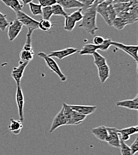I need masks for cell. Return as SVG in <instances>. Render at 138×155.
<instances>
[{
    "label": "cell",
    "instance_id": "6da1fadb",
    "mask_svg": "<svg viewBox=\"0 0 138 155\" xmlns=\"http://www.w3.org/2000/svg\"><path fill=\"white\" fill-rule=\"evenodd\" d=\"M97 7L94 5H91L85 9L82 12L83 19L79 25V28H82L86 32L91 35H95V32L99 29L97 25Z\"/></svg>",
    "mask_w": 138,
    "mask_h": 155
},
{
    "label": "cell",
    "instance_id": "7a4b0ae2",
    "mask_svg": "<svg viewBox=\"0 0 138 155\" xmlns=\"http://www.w3.org/2000/svg\"><path fill=\"white\" fill-rule=\"evenodd\" d=\"M64 115L67 119V125H78L82 124L86 118V116L82 115L72 110L69 104L63 103Z\"/></svg>",
    "mask_w": 138,
    "mask_h": 155
},
{
    "label": "cell",
    "instance_id": "3957f363",
    "mask_svg": "<svg viewBox=\"0 0 138 155\" xmlns=\"http://www.w3.org/2000/svg\"><path fill=\"white\" fill-rule=\"evenodd\" d=\"M38 56L45 60L47 66L50 68L51 71L54 72L59 77L61 81L65 82L67 80V77L62 72L59 66L55 61V60H54V58L49 57L48 54L43 52H40L38 54Z\"/></svg>",
    "mask_w": 138,
    "mask_h": 155
},
{
    "label": "cell",
    "instance_id": "277c9868",
    "mask_svg": "<svg viewBox=\"0 0 138 155\" xmlns=\"http://www.w3.org/2000/svg\"><path fill=\"white\" fill-rule=\"evenodd\" d=\"M16 19L19 20L20 22L24 26H26L28 30L34 31L36 29H39V21L34 19L22 11L16 12Z\"/></svg>",
    "mask_w": 138,
    "mask_h": 155
},
{
    "label": "cell",
    "instance_id": "5b68a950",
    "mask_svg": "<svg viewBox=\"0 0 138 155\" xmlns=\"http://www.w3.org/2000/svg\"><path fill=\"white\" fill-rule=\"evenodd\" d=\"M111 45H114L118 49L121 50L122 51L126 53L127 54L130 56L136 62H138V45H125L121 42L112 41Z\"/></svg>",
    "mask_w": 138,
    "mask_h": 155
},
{
    "label": "cell",
    "instance_id": "8992f818",
    "mask_svg": "<svg viewBox=\"0 0 138 155\" xmlns=\"http://www.w3.org/2000/svg\"><path fill=\"white\" fill-rule=\"evenodd\" d=\"M23 25L18 19L11 21L8 25V37L10 41H13L16 38L22 29Z\"/></svg>",
    "mask_w": 138,
    "mask_h": 155
},
{
    "label": "cell",
    "instance_id": "52a82bcc",
    "mask_svg": "<svg viewBox=\"0 0 138 155\" xmlns=\"http://www.w3.org/2000/svg\"><path fill=\"white\" fill-rule=\"evenodd\" d=\"M108 131V137L107 143L113 147L120 148V138L118 134V129L115 127H107Z\"/></svg>",
    "mask_w": 138,
    "mask_h": 155
},
{
    "label": "cell",
    "instance_id": "ba28073f",
    "mask_svg": "<svg viewBox=\"0 0 138 155\" xmlns=\"http://www.w3.org/2000/svg\"><path fill=\"white\" fill-rule=\"evenodd\" d=\"M67 119L64 115V107L63 106L61 109L58 112V114L54 117L51 128L50 129V133H53L55 130H56L58 128L60 127L67 125Z\"/></svg>",
    "mask_w": 138,
    "mask_h": 155
},
{
    "label": "cell",
    "instance_id": "9c48e42d",
    "mask_svg": "<svg viewBox=\"0 0 138 155\" xmlns=\"http://www.w3.org/2000/svg\"><path fill=\"white\" fill-rule=\"evenodd\" d=\"M29 62H24L22 61H19V66L13 68L11 72V76L16 81L17 86L20 85L21 79L23 78L24 70L27 66L29 64Z\"/></svg>",
    "mask_w": 138,
    "mask_h": 155
},
{
    "label": "cell",
    "instance_id": "30bf717a",
    "mask_svg": "<svg viewBox=\"0 0 138 155\" xmlns=\"http://www.w3.org/2000/svg\"><path fill=\"white\" fill-rule=\"evenodd\" d=\"M77 52H78V49L74 48L73 47H68L63 50L52 51L50 53V54H48V56L51 58H56L59 60H62L67 57L70 56L76 53Z\"/></svg>",
    "mask_w": 138,
    "mask_h": 155
},
{
    "label": "cell",
    "instance_id": "8fae6325",
    "mask_svg": "<svg viewBox=\"0 0 138 155\" xmlns=\"http://www.w3.org/2000/svg\"><path fill=\"white\" fill-rule=\"evenodd\" d=\"M71 109L79 114L85 116H88L93 114L97 109L96 106H87V105H76L69 104Z\"/></svg>",
    "mask_w": 138,
    "mask_h": 155
},
{
    "label": "cell",
    "instance_id": "7c38bea8",
    "mask_svg": "<svg viewBox=\"0 0 138 155\" xmlns=\"http://www.w3.org/2000/svg\"><path fill=\"white\" fill-rule=\"evenodd\" d=\"M117 131L120 140L125 142L130 140V136L138 133V126H131L124 129L118 130Z\"/></svg>",
    "mask_w": 138,
    "mask_h": 155
},
{
    "label": "cell",
    "instance_id": "4fadbf2b",
    "mask_svg": "<svg viewBox=\"0 0 138 155\" xmlns=\"http://www.w3.org/2000/svg\"><path fill=\"white\" fill-rule=\"evenodd\" d=\"M16 99L17 105H18V107L19 118H20V120L23 122L24 120V112H23L24 100L23 93V91H22V90H21V88L20 85L18 86L16 95Z\"/></svg>",
    "mask_w": 138,
    "mask_h": 155
},
{
    "label": "cell",
    "instance_id": "5bb4252c",
    "mask_svg": "<svg viewBox=\"0 0 138 155\" xmlns=\"http://www.w3.org/2000/svg\"><path fill=\"white\" fill-rule=\"evenodd\" d=\"M117 107H121L130 110L137 111L138 110V96H136L131 100H124L116 103Z\"/></svg>",
    "mask_w": 138,
    "mask_h": 155
},
{
    "label": "cell",
    "instance_id": "9a60e30c",
    "mask_svg": "<svg viewBox=\"0 0 138 155\" xmlns=\"http://www.w3.org/2000/svg\"><path fill=\"white\" fill-rule=\"evenodd\" d=\"M57 4L62 6L63 8H83V4L78 0H57Z\"/></svg>",
    "mask_w": 138,
    "mask_h": 155
},
{
    "label": "cell",
    "instance_id": "2e32d148",
    "mask_svg": "<svg viewBox=\"0 0 138 155\" xmlns=\"http://www.w3.org/2000/svg\"><path fill=\"white\" fill-rule=\"evenodd\" d=\"M110 4L106 1H104L100 4L97 5L96 8L97 13H99L102 16L106 23L109 25L110 26H112L109 17H108V5Z\"/></svg>",
    "mask_w": 138,
    "mask_h": 155
},
{
    "label": "cell",
    "instance_id": "e0dca14e",
    "mask_svg": "<svg viewBox=\"0 0 138 155\" xmlns=\"http://www.w3.org/2000/svg\"><path fill=\"white\" fill-rule=\"evenodd\" d=\"M92 134L98 140L102 141H107L108 131L106 126H99L91 129Z\"/></svg>",
    "mask_w": 138,
    "mask_h": 155
},
{
    "label": "cell",
    "instance_id": "ac0fdd59",
    "mask_svg": "<svg viewBox=\"0 0 138 155\" xmlns=\"http://www.w3.org/2000/svg\"><path fill=\"white\" fill-rule=\"evenodd\" d=\"M23 128V123L19 120H16L13 118L10 119L8 129L11 133L14 135H19Z\"/></svg>",
    "mask_w": 138,
    "mask_h": 155
},
{
    "label": "cell",
    "instance_id": "d6986e66",
    "mask_svg": "<svg viewBox=\"0 0 138 155\" xmlns=\"http://www.w3.org/2000/svg\"><path fill=\"white\" fill-rule=\"evenodd\" d=\"M98 77L101 84L104 83L110 77V69L108 65L107 64L98 68Z\"/></svg>",
    "mask_w": 138,
    "mask_h": 155
},
{
    "label": "cell",
    "instance_id": "ffe728a7",
    "mask_svg": "<svg viewBox=\"0 0 138 155\" xmlns=\"http://www.w3.org/2000/svg\"><path fill=\"white\" fill-rule=\"evenodd\" d=\"M98 50V46L93 44H86L83 45L81 50L79 51L80 56L92 55L95 52Z\"/></svg>",
    "mask_w": 138,
    "mask_h": 155
},
{
    "label": "cell",
    "instance_id": "44dd1931",
    "mask_svg": "<svg viewBox=\"0 0 138 155\" xmlns=\"http://www.w3.org/2000/svg\"><path fill=\"white\" fill-rule=\"evenodd\" d=\"M129 24V23L127 20L118 16H117L112 22V26L118 31L123 30Z\"/></svg>",
    "mask_w": 138,
    "mask_h": 155
},
{
    "label": "cell",
    "instance_id": "7402d4cb",
    "mask_svg": "<svg viewBox=\"0 0 138 155\" xmlns=\"http://www.w3.org/2000/svg\"><path fill=\"white\" fill-rule=\"evenodd\" d=\"M34 52L33 50L27 51L22 50L20 53V61L24 62H30L34 58Z\"/></svg>",
    "mask_w": 138,
    "mask_h": 155
},
{
    "label": "cell",
    "instance_id": "603a6c76",
    "mask_svg": "<svg viewBox=\"0 0 138 155\" xmlns=\"http://www.w3.org/2000/svg\"><path fill=\"white\" fill-rule=\"evenodd\" d=\"M7 6L13 9L15 12L21 11L23 5L21 4L19 0H7Z\"/></svg>",
    "mask_w": 138,
    "mask_h": 155
},
{
    "label": "cell",
    "instance_id": "cb8c5ba5",
    "mask_svg": "<svg viewBox=\"0 0 138 155\" xmlns=\"http://www.w3.org/2000/svg\"><path fill=\"white\" fill-rule=\"evenodd\" d=\"M92 55L94 58V64L97 67V68L107 64L106 58L100 54L98 52L96 51Z\"/></svg>",
    "mask_w": 138,
    "mask_h": 155
},
{
    "label": "cell",
    "instance_id": "d4e9b609",
    "mask_svg": "<svg viewBox=\"0 0 138 155\" xmlns=\"http://www.w3.org/2000/svg\"><path fill=\"white\" fill-rule=\"evenodd\" d=\"M76 22L71 18L69 15H67L65 17V25L64 29L69 32H72L76 26Z\"/></svg>",
    "mask_w": 138,
    "mask_h": 155
},
{
    "label": "cell",
    "instance_id": "484cf974",
    "mask_svg": "<svg viewBox=\"0 0 138 155\" xmlns=\"http://www.w3.org/2000/svg\"><path fill=\"white\" fill-rule=\"evenodd\" d=\"M52 10H53V15L56 16H63L66 17L67 14L64 10V8L62 7L61 5H60L59 4H56L53 5L52 7Z\"/></svg>",
    "mask_w": 138,
    "mask_h": 155
},
{
    "label": "cell",
    "instance_id": "4316f807",
    "mask_svg": "<svg viewBox=\"0 0 138 155\" xmlns=\"http://www.w3.org/2000/svg\"><path fill=\"white\" fill-rule=\"evenodd\" d=\"M29 5L30 12L34 16L42 15V7L40 4H36L32 2H30Z\"/></svg>",
    "mask_w": 138,
    "mask_h": 155
},
{
    "label": "cell",
    "instance_id": "83f0119b",
    "mask_svg": "<svg viewBox=\"0 0 138 155\" xmlns=\"http://www.w3.org/2000/svg\"><path fill=\"white\" fill-rule=\"evenodd\" d=\"M33 32L34 31L31 30H28V32L26 35V41L24 45L23 46V50H27V51L33 50V48L32 46V35Z\"/></svg>",
    "mask_w": 138,
    "mask_h": 155
},
{
    "label": "cell",
    "instance_id": "f1b7e54d",
    "mask_svg": "<svg viewBox=\"0 0 138 155\" xmlns=\"http://www.w3.org/2000/svg\"><path fill=\"white\" fill-rule=\"evenodd\" d=\"M52 26L53 24L50 20L42 19L39 21V29L43 31L47 32L50 31Z\"/></svg>",
    "mask_w": 138,
    "mask_h": 155
},
{
    "label": "cell",
    "instance_id": "f546056e",
    "mask_svg": "<svg viewBox=\"0 0 138 155\" xmlns=\"http://www.w3.org/2000/svg\"><path fill=\"white\" fill-rule=\"evenodd\" d=\"M42 18H43L42 19L50 20L52 16L53 15L51 7H42Z\"/></svg>",
    "mask_w": 138,
    "mask_h": 155
},
{
    "label": "cell",
    "instance_id": "4dcf8cb0",
    "mask_svg": "<svg viewBox=\"0 0 138 155\" xmlns=\"http://www.w3.org/2000/svg\"><path fill=\"white\" fill-rule=\"evenodd\" d=\"M7 15L2 14L0 12V29L4 32L9 25V21L7 19Z\"/></svg>",
    "mask_w": 138,
    "mask_h": 155
},
{
    "label": "cell",
    "instance_id": "1f68e13d",
    "mask_svg": "<svg viewBox=\"0 0 138 155\" xmlns=\"http://www.w3.org/2000/svg\"><path fill=\"white\" fill-rule=\"evenodd\" d=\"M120 152L121 155H133L132 154L130 147L120 140Z\"/></svg>",
    "mask_w": 138,
    "mask_h": 155
},
{
    "label": "cell",
    "instance_id": "d6a6232c",
    "mask_svg": "<svg viewBox=\"0 0 138 155\" xmlns=\"http://www.w3.org/2000/svg\"><path fill=\"white\" fill-rule=\"evenodd\" d=\"M108 17L110 20L111 23L112 25V22L115 19V18L117 16V12L113 5V4H110L108 5Z\"/></svg>",
    "mask_w": 138,
    "mask_h": 155
},
{
    "label": "cell",
    "instance_id": "836d02e7",
    "mask_svg": "<svg viewBox=\"0 0 138 155\" xmlns=\"http://www.w3.org/2000/svg\"><path fill=\"white\" fill-rule=\"evenodd\" d=\"M71 18L75 21L76 23L80 21L83 19V14H82V8H79V10L73 12L71 15H69Z\"/></svg>",
    "mask_w": 138,
    "mask_h": 155
},
{
    "label": "cell",
    "instance_id": "e575fe53",
    "mask_svg": "<svg viewBox=\"0 0 138 155\" xmlns=\"http://www.w3.org/2000/svg\"><path fill=\"white\" fill-rule=\"evenodd\" d=\"M112 39L111 38L104 39L103 42L98 46V50L101 51H107L111 46Z\"/></svg>",
    "mask_w": 138,
    "mask_h": 155
},
{
    "label": "cell",
    "instance_id": "d590c367",
    "mask_svg": "<svg viewBox=\"0 0 138 155\" xmlns=\"http://www.w3.org/2000/svg\"><path fill=\"white\" fill-rule=\"evenodd\" d=\"M38 1L42 7H52L53 5L57 3V0H39Z\"/></svg>",
    "mask_w": 138,
    "mask_h": 155
},
{
    "label": "cell",
    "instance_id": "8d00e7d4",
    "mask_svg": "<svg viewBox=\"0 0 138 155\" xmlns=\"http://www.w3.org/2000/svg\"><path fill=\"white\" fill-rule=\"evenodd\" d=\"M131 152L133 155H135L138 152V137L136 138L133 143L130 146Z\"/></svg>",
    "mask_w": 138,
    "mask_h": 155
},
{
    "label": "cell",
    "instance_id": "74e56055",
    "mask_svg": "<svg viewBox=\"0 0 138 155\" xmlns=\"http://www.w3.org/2000/svg\"><path fill=\"white\" fill-rule=\"evenodd\" d=\"M96 1V0H83L82 3L84 5L83 8H82V12L84 11L85 9L88 8V7H91L94 4V3Z\"/></svg>",
    "mask_w": 138,
    "mask_h": 155
},
{
    "label": "cell",
    "instance_id": "f35d334b",
    "mask_svg": "<svg viewBox=\"0 0 138 155\" xmlns=\"http://www.w3.org/2000/svg\"><path fill=\"white\" fill-rule=\"evenodd\" d=\"M104 40V38L102 37H101V36H96L93 39V42H94L93 44H94L95 45H97V46H99V45H100L103 42Z\"/></svg>",
    "mask_w": 138,
    "mask_h": 155
},
{
    "label": "cell",
    "instance_id": "ab89813d",
    "mask_svg": "<svg viewBox=\"0 0 138 155\" xmlns=\"http://www.w3.org/2000/svg\"><path fill=\"white\" fill-rule=\"evenodd\" d=\"M106 1V0H96V1L94 3V4H93V5H95L96 7H97V5H98L100 4L101 3H102V2H104V1Z\"/></svg>",
    "mask_w": 138,
    "mask_h": 155
},
{
    "label": "cell",
    "instance_id": "60d3db41",
    "mask_svg": "<svg viewBox=\"0 0 138 155\" xmlns=\"http://www.w3.org/2000/svg\"><path fill=\"white\" fill-rule=\"evenodd\" d=\"M23 2V5L29 4L30 2H32L34 0H21Z\"/></svg>",
    "mask_w": 138,
    "mask_h": 155
},
{
    "label": "cell",
    "instance_id": "b9f144b4",
    "mask_svg": "<svg viewBox=\"0 0 138 155\" xmlns=\"http://www.w3.org/2000/svg\"><path fill=\"white\" fill-rule=\"evenodd\" d=\"M2 2H4L5 5H7V0H1Z\"/></svg>",
    "mask_w": 138,
    "mask_h": 155
},
{
    "label": "cell",
    "instance_id": "7bdbcfd3",
    "mask_svg": "<svg viewBox=\"0 0 138 155\" xmlns=\"http://www.w3.org/2000/svg\"><path fill=\"white\" fill-rule=\"evenodd\" d=\"M78 1H80V2H82L83 0H78Z\"/></svg>",
    "mask_w": 138,
    "mask_h": 155
}]
</instances>
